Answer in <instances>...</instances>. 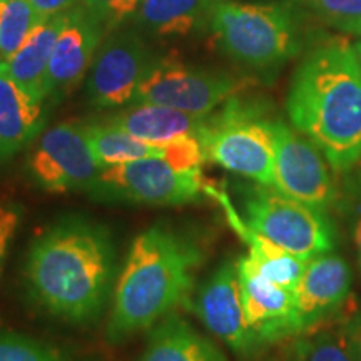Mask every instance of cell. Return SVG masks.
<instances>
[{
  "mask_svg": "<svg viewBox=\"0 0 361 361\" xmlns=\"http://www.w3.org/2000/svg\"><path fill=\"white\" fill-rule=\"evenodd\" d=\"M116 276V245L106 226L87 216H64L34 239L24 279L30 300L72 324L101 318Z\"/></svg>",
  "mask_w": 361,
  "mask_h": 361,
  "instance_id": "6da1fadb",
  "label": "cell"
},
{
  "mask_svg": "<svg viewBox=\"0 0 361 361\" xmlns=\"http://www.w3.org/2000/svg\"><path fill=\"white\" fill-rule=\"evenodd\" d=\"M206 251L192 233L152 224L133 241L117 278L106 338L121 345L151 329L179 306H189Z\"/></svg>",
  "mask_w": 361,
  "mask_h": 361,
  "instance_id": "7a4b0ae2",
  "label": "cell"
},
{
  "mask_svg": "<svg viewBox=\"0 0 361 361\" xmlns=\"http://www.w3.org/2000/svg\"><path fill=\"white\" fill-rule=\"evenodd\" d=\"M286 109L295 129L336 171L361 162V69L346 42L322 45L293 75Z\"/></svg>",
  "mask_w": 361,
  "mask_h": 361,
  "instance_id": "3957f363",
  "label": "cell"
},
{
  "mask_svg": "<svg viewBox=\"0 0 361 361\" xmlns=\"http://www.w3.org/2000/svg\"><path fill=\"white\" fill-rule=\"evenodd\" d=\"M209 27L226 56L250 69L279 67L301 49L295 16L284 4L218 0Z\"/></svg>",
  "mask_w": 361,
  "mask_h": 361,
  "instance_id": "277c9868",
  "label": "cell"
},
{
  "mask_svg": "<svg viewBox=\"0 0 361 361\" xmlns=\"http://www.w3.org/2000/svg\"><path fill=\"white\" fill-rule=\"evenodd\" d=\"M206 159L263 186H274L273 119L264 107L234 96L206 117L200 134Z\"/></svg>",
  "mask_w": 361,
  "mask_h": 361,
  "instance_id": "5b68a950",
  "label": "cell"
},
{
  "mask_svg": "<svg viewBox=\"0 0 361 361\" xmlns=\"http://www.w3.org/2000/svg\"><path fill=\"white\" fill-rule=\"evenodd\" d=\"M245 223L252 231L303 259L335 250V229L326 211L288 196L274 186L245 189Z\"/></svg>",
  "mask_w": 361,
  "mask_h": 361,
  "instance_id": "8992f818",
  "label": "cell"
},
{
  "mask_svg": "<svg viewBox=\"0 0 361 361\" xmlns=\"http://www.w3.org/2000/svg\"><path fill=\"white\" fill-rule=\"evenodd\" d=\"M207 189L201 169H179L162 157H146L104 168L87 194L106 202L174 207L200 201Z\"/></svg>",
  "mask_w": 361,
  "mask_h": 361,
  "instance_id": "52a82bcc",
  "label": "cell"
},
{
  "mask_svg": "<svg viewBox=\"0 0 361 361\" xmlns=\"http://www.w3.org/2000/svg\"><path fill=\"white\" fill-rule=\"evenodd\" d=\"M245 87L241 79L226 72L207 71L183 62L156 61L141 80L130 104L147 102L196 116H209Z\"/></svg>",
  "mask_w": 361,
  "mask_h": 361,
  "instance_id": "ba28073f",
  "label": "cell"
},
{
  "mask_svg": "<svg viewBox=\"0 0 361 361\" xmlns=\"http://www.w3.org/2000/svg\"><path fill=\"white\" fill-rule=\"evenodd\" d=\"M32 144L27 173L45 192H87L104 169L90 151L84 124H56L42 130Z\"/></svg>",
  "mask_w": 361,
  "mask_h": 361,
  "instance_id": "9c48e42d",
  "label": "cell"
},
{
  "mask_svg": "<svg viewBox=\"0 0 361 361\" xmlns=\"http://www.w3.org/2000/svg\"><path fill=\"white\" fill-rule=\"evenodd\" d=\"M273 133L274 188L323 211L335 204L336 191L328 161L316 144L279 119H273Z\"/></svg>",
  "mask_w": 361,
  "mask_h": 361,
  "instance_id": "30bf717a",
  "label": "cell"
},
{
  "mask_svg": "<svg viewBox=\"0 0 361 361\" xmlns=\"http://www.w3.org/2000/svg\"><path fill=\"white\" fill-rule=\"evenodd\" d=\"M156 64L151 49L134 32L104 40L94 57L85 82L89 102L109 109L130 104L141 80Z\"/></svg>",
  "mask_w": 361,
  "mask_h": 361,
  "instance_id": "8fae6325",
  "label": "cell"
},
{
  "mask_svg": "<svg viewBox=\"0 0 361 361\" xmlns=\"http://www.w3.org/2000/svg\"><path fill=\"white\" fill-rule=\"evenodd\" d=\"M194 311L216 338L243 358L264 350L246 322L238 261H224L206 279L197 291Z\"/></svg>",
  "mask_w": 361,
  "mask_h": 361,
  "instance_id": "7c38bea8",
  "label": "cell"
},
{
  "mask_svg": "<svg viewBox=\"0 0 361 361\" xmlns=\"http://www.w3.org/2000/svg\"><path fill=\"white\" fill-rule=\"evenodd\" d=\"M238 276L246 322L263 348L301 335L295 291L264 278L247 256L238 259Z\"/></svg>",
  "mask_w": 361,
  "mask_h": 361,
  "instance_id": "4fadbf2b",
  "label": "cell"
},
{
  "mask_svg": "<svg viewBox=\"0 0 361 361\" xmlns=\"http://www.w3.org/2000/svg\"><path fill=\"white\" fill-rule=\"evenodd\" d=\"M106 27L82 6L66 12V22L54 45L47 75V99L74 89L92 66Z\"/></svg>",
  "mask_w": 361,
  "mask_h": 361,
  "instance_id": "5bb4252c",
  "label": "cell"
},
{
  "mask_svg": "<svg viewBox=\"0 0 361 361\" xmlns=\"http://www.w3.org/2000/svg\"><path fill=\"white\" fill-rule=\"evenodd\" d=\"M351 288V271L345 259L336 255H319L308 259L296 295V314L301 335L345 303Z\"/></svg>",
  "mask_w": 361,
  "mask_h": 361,
  "instance_id": "9a60e30c",
  "label": "cell"
},
{
  "mask_svg": "<svg viewBox=\"0 0 361 361\" xmlns=\"http://www.w3.org/2000/svg\"><path fill=\"white\" fill-rule=\"evenodd\" d=\"M44 124V101L27 94L0 69V164L30 146Z\"/></svg>",
  "mask_w": 361,
  "mask_h": 361,
  "instance_id": "2e32d148",
  "label": "cell"
},
{
  "mask_svg": "<svg viewBox=\"0 0 361 361\" xmlns=\"http://www.w3.org/2000/svg\"><path fill=\"white\" fill-rule=\"evenodd\" d=\"M64 22L66 12L39 20L16 54L0 64L13 82L39 101L47 99L49 62Z\"/></svg>",
  "mask_w": 361,
  "mask_h": 361,
  "instance_id": "e0dca14e",
  "label": "cell"
},
{
  "mask_svg": "<svg viewBox=\"0 0 361 361\" xmlns=\"http://www.w3.org/2000/svg\"><path fill=\"white\" fill-rule=\"evenodd\" d=\"M206 117L159 106V104L139 102L111 116L106 123L124 129L126 133L144 142L164 146L188 135L200 137L206 124Z\"/></svg>",
  "mask_w": 361,
  "mask_h": 361,
  "instance_id": "ac0fdd59",
  "label": "cell"
},
{
  "mask_svg": "<svg viewBox=\"0 0 361 361\" xmlns=\"http://www.w3.org/2000/svg\"><path fill=\"white\" fill-rule=\"evenodd\" d=\"M137 361H226V358L186 319L171 313L151 328L146 348Z\"/></svg>",
  "mask_w": 361,
  "mask_h": 361,
  "instance_id": "d6986e66",
  "label": "cell"
},
{
  "mask_svg": "<svg viewBox=\"0 0 361 361\" xmlns=\"http://www.w3.org/2000/svg\"><path fill=\"white\" fill-rule=\"evenodd\" d=\"M216 2L218 0H142L134 19L161 37L188 35L202 25H209Z\"/></svg>",
  "mask_w": 361,
  "mask_h": 361,
  "instance_id": "ffe728a7",
  "label": "cell"
},
{
  "mask_svg": "<svg viewBox=\"0 0 361 361\" xmlns=\"http://www.w3.org/2000/svg\"><path fill=\"white\" fill-rule=\"evenodd\" d=\"M84 129L90 151L102 168L164 156V146L144 142L109 123L84 124Z\"/></svg>",
  "mask_w": 361,
  "mask_h": 361,
  "instance_id": "44dd1931",
  "label": "cell"
},
{
  "mask_svg": "<svg viewBox=\"0 0 361 361\" xmlns=\"http://www.w3.org/2000/svg\"><path fill=\"white\" fill-rule=\"evenodd\" d=\"M37 22L29 0H0V64L16 54Z\"/></svg>",
  "mask_w": 361,
  "mask_h": 361,
  "instance_id": "7402d4cb",
  "label": "cell"
},
{
  "mask_svg": "<svg viewBox=\"0 0 361 361\" xmlns=\"http://www.w3.org/2000/svg\"><path fill=\"white\" fill-rule=\"evenodd\" d=\"M288 361H355L343 331H314L296 336Z\"/></svg>",
  "mask_w": 361,
  "mask_h": 361,
  "instance_id": "603a6c76",
  "label": "cell"
},
{
  "mask_svg": "<svg viewBox=\"0 0 361 361\" xmlns=\"http://www.w3.org/2000/svg\"><path fill=\"white\" fill-rule=\"evenodd\" d=\"M0 361H71L56 346L19 333H0Z\"/></svg>",
  "mask_w": 361,
  "mask_h": 361,
  "instance_id": "cb8c5ba5",
  "label": "cell"
},
{
  "mask_svg": "<svg viewBox=\"0 0 361 361\" xmlns=\"http://www.w3.org/2000/svg\"><path fill=\"white\" fill-rule=\"evenodd\" d=\"M308 4L328 25L361 34V0H308Z\"/></svg>",
  "mask_w": 361,
  "mask_h": 361,
  "instance_id": "d4e9b609",
  "label": "cell"
},
{
  "mask_svg": "<svg viewBox=\"0 0 361 361\" xmlns=\"http://www.w3.org/2000/svg\"><path fill=\"white\" fill-rule=\"evenodd\" d=\"M142 0H80V6L92 13L104 27L112 29L134 17Z\"/></svg>",
  "mask_w": 361,
  "mask_h": 361,
  "instance_id": "484cf974",
  "label": "cell"
},
{
  "mask_svg": "<svg viewBox=\"0 0 361 361\" xmlns=\"http://www.w3.org/2000/svg\"><path fill=\"white\" fill-rule=\"evenodd\" d=\"M24 219V207L16 201H0V278L11 246Z\"/></svg>",
  "mask_w": 361,
  "mask_h": 361,
  "instance_id": "4316f807",
  "label": "cell"
},
{
  "mask_svg": "<svg viewBox=\"0 0 361 361\" xmlns=\"http://www.w3.org/2000/svg\"><path fill=\"white\" fill-rule=\"evenodd\" d=\"M29 2L37 13L39 20H42L71 11L72 7H75L78 0H29Z\"/></svg>",
  "mask_w": 361,
  "mask_h": 361,
  "instance_id": "83f0119b",
  "label": "cell"
},
{
  "mask_svg": "<svg viewBox=\"0 0 361 361\" xmlns=\"http://www.w3.org/2000/svg\"><path fill=\"white\" fill-rule=\"evenodd\" d=\"M341 331L345 335L346 343H348V348L351 355H353V360L361 361V311L346 323V326Z\"/></svg>",
  "mask_w": 361,
  "mask_h": 361,
  "instance_id": "f1b7e54d",
  "label": "cell"
},
{
  "mask_svg": "<svg viewBox=\"0 0 361 361\" xmlns=\"http://www.w3.org/2000/svg\"><path fill=\"white\" fill-rule=\"evenodd\" d=\"M360 192H356L353 211H351V233H353V241L356 252H358V263L361 266V179H360Z\"/></svg>",
  "mask_w": 361,
  "mask_h": 361,
  "instance_id": "f546056e",
  "label": "cell"
},
{
  "mask_svg": "<svg viewBox=\"0 0 361 361\" xmlns=\"http://www.w3.org/2000/svg\"><path fill=\"white\" fill-rule=\"evenodd\" d=\"M351 47H353V54H355L356 61H358V66L361 69V40H358L355 45H351Z\"/></svg>",
  "mask_w": 361,
  "mask_h": 361,
  "instance_id": "4dcf8cb0",
  "label": "cell"
}]
</instances>
